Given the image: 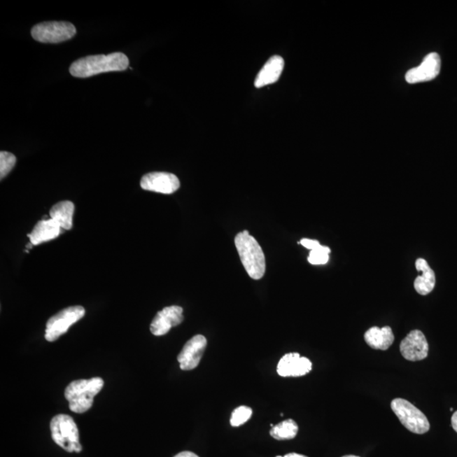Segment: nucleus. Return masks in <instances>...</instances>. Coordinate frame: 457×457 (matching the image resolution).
I'll use <instances>...</instances> for the list:
<instances>
[{"mask_svg":"<svg viewBox=\"0 0 457 457\" xmlns=\"http://www.w3.org/2000/svg\"><path fill=\"white\" fill-rule=\"evenodd\" d=\"M416 269L422 272L421 276L416 277L414 281V288L422 296L430 294L435 286V274L434 270L428 265V262L423 258H419L416 261Z\"/></svg>","mask_w":457,"mask_h":457,"instance_id":"17","label":"nucleus"},{"mask_svg":"<svg viewBox=\"0 0 457 457\" xmlns=\"http://www.w3.org/2000/svg\"><path fill=\"white\" fill-rule=\"evenodd\" d=\"M32 246H34V245H32V244H31V242H30V244H27V248H29V249H31V248H32Z\"/></svg>","mask_w":457,"mask_h":457,"instance_id":"27","label":"nucleus"},{"mask_svg":"<svg viewBox=\"0 0 457 457\" xmlns=\"http://www.w3.org/2000/svg\"><path fill=\"white\" fill-rule=\"evenodd\" d=\"M391 407L400 422L410 432L423 435L430 430V424L427 416L408 400L395 398L392 400Z\"/></svg>","mask_w":457,"mask_h":457,"instance_id":"5","label":"nucleus"},{"mask_svg":"<svg viewBox=\"0 0 457 457\" xmlns=\"http://www.w3.org/2000/svg\"><path fill=\"white\" fill-rule=\"evenodd\" d=\"M312 363L309 358L297 353L286 354L277 366V373L281 377H300L312 370Z\"/></svg>","mask_w":457,"mask_h":457,"instance_id":"13","label":"nucleus"},{"mask_svg":"<svg viewBox=\"0 0 457 457\" xmlns=\"http://www.w3.org/2000/svg\"><path fill=\"white\" fill-rule=\"evenodd\" d=\"M76 34L74 25L66 22H48L32 27L31 36L36 41L58 43L71 39Z\"/></svg>","mask_w":457,"mask_h":457,"instance_id":"7","label":"nucleus"},{"mask_svg":"<svg viewBox=\"0 0 457 457\" xmlns=\"http://www.w3.org/2000/svg\"><path fill=\"white\" fill-rule=\"evenodd\" d=\"M62 227L55 220H40L27 237L32 245L36 246L55 239L62 233Z\"/></svg>","mask_w":457,"mask_h":457,"instance_id":"15","label":"nucleus"},{"mask_svg":"<svg viewBox=\"0 0 457 457\" xmlns=\"http://www.w3.org/2000/svg\"><path fill=\"white\" fill-rule=\"evenodd\" d=\"M364 339L371 349L386 351L393 344L395 337L390 326L383 328L374 326L366 331Z\"/></svg>","mask_w":457,"mask_h":457,"instance_id":"16","label":"nucleus"},{"mask_svg":"<svg viewBox=\"0 0 457 457\" xmlns=\"http://www.w3.org/2000/svg\"><path fill=\"white\" fill-rule=\"evenodd\" d=\"M299 244H302L304 248L310 249L311 251L317 248L318 246H321V244L316 240H310V239H302Z\"/></svg>","mask_w":457,"mask_h":457,"instance_id":"23","label":"nucleus"},{"mask_svg":"<svg viewBox=\"0 0 457 457\" xmlns=\"http://www.w3.org/2000/svg\"><path fill=\"white\" fill-rule=\"evenodd\" d=\"M141 188L146 191L172 194L180 188V181L171 173L151 172L141 178Z\"/></svg>","mask_w":457,"mask_h":457,"instance_id":"9","label":"nucleus"},{"mask_svg":"<svg viewBox=\"0 0 457 457\" xmlns=\"http://www.w3.org/2000/svg\"><path fill=\"white\" fill-rule=\"evenodd\" d=\"M342 457H359V456H353V455H349V456H344Z\"/></svg>","mask_w":457,"mask_h":457,"instance_id":"28","label":"nucleus"},{"mask_svg":"<svg viewBox=\"0 0 457 457\" xmlns=\"http://www.w3.org/2000/svg\"><path fill=\"white\" fill-rule=\"evenodd\" d=\"M297 433V423L293 419H287L272 427L269 434L274 439L277 440H286L294 439Z\"/></svg>","mask_w":457,"mask_h":457,"instance_id":"19","label":"nucleus"},{"mask_svg":"<svg viewBox=\"0 0 457 457\" xmlns=\"http://www.w3.org/2000/svg\"><path fill=\"white\" fill-rule=\"evenodd\" d=\"M15 163L16 157L13 153L5 151L0 153V178L1 180L12 171Z\"/></svg>","mask_w":457,"mask_h":457,"instance_id":"22","label":"nucleus"},{"mask_svg":"<svg viewBox=\"0 0 457 457\" xmlns=\"http://www.w3.org/2000/svg\"><path fill=\"white\" fill-rule=\"evenodd\" d=\"M330 252L331 251L328 246L321 245L317 248L311 251L307 260L314 265H325L330 260Z\"/></svg>","mask_w":457,"mask_h":457,"instance_id":"20","label":"nucleus"},{"mask_svg":"<svg viewBox=\"0 0 457 457\" xmlns=\"http://www.w3.org/2000/svg\"><path fill=\"white\" fill-rule=\"evenodd\" d=\"M104 385V380L99 377L71 382L64 391L70 410L75 414H84L90 409L94 396L103 389Z\"/></svg>","mask_w":457,"mask_h":457,"instance_id":"3","label":"nucleus"},{"mask_svg":"<svg viewBox=\"0 0 457 457\" xmlns=\"http://www.w3.org/2000/svg\"><path fill=\"white\" fill-rule=\"evenodd\" d=\"M252 415L253 410L250 407L246 406L237 407L232 412L230 424L233 427H239L248 422Z\"/></svg>","mask_w":457,"mask_h":457,"instance_id":"21","label":"nucleus"},{"mask_svg":"<svg viewBox=\"0 0 457 457\" xmlns=\"http://www.w3.org/2000/svg\"><path fill=\"white\" fill-rule=\"evenodd\" d=\"M174 457H199L195 454V453L191 451H183L178 453V454Z\"/></svg>","mask_w":457,"mask_h":457,"instance_id":"24","label":"nucleus"},{"mask_svg":"<svg viewBox=\"0 0 457 457\" xmlns=\"http://www.w3.org/2000/svg\"><path fill=\"white\" fill-rule=\"evenodd\" d=\"M206 346L207 339L204 335H197L189 339L178 355L181 370L190 371L196 369L203 358Z\"/></svg>","mask_w":457,"mask_h":457,"instance_id":"10","label":"nucleus"},{"mask_svg":"<svg viewBox=\"0 0 457 457\" xmlns=\"http://www.w3.org/2000/svg\"><path fill=\"white\" fill-rule=\"evenodd\" d=\"M276 457H307V456L301 454H297V453H289V454H286L284 456H278Z\"/></svg>","mask_w":457,"mask_h":457,"instance_id":"26","label":"nucleus"},{"mask_svg":"<svg viewBox=\"0 0 457 457\" xmlns=\"http://www.w3.org/2000/svg\"><path fill=\"white\" fill-rule=\"evenodd\" d=\"M184 321L183 309L179 306L164 307L156 314L151 323V333L156 337L167 335L173 327L181 325Z\"/></svg>","mask_w":457,"mask_h":457,"instance_id":"12","label":"nucleus"},{"mask_svg":"<svg viewBox=\"0 0 457 457\" xmlns=\"http://www.w3.org/2000/svg\"><path fill=\"white\" fill-rule=\"evenodd\" d=\"M442 69V59L437 52H430L424 57L419 66L407 72L405 78L408 83L416 84L434 80L439 76Z\"/></svg>","mask_w":457,"mask_h":457,"instance_id":"8","label":"nucleus"},{"mask_svg":"<svg viewBox=\"0 0 457 457\" xmlns=\"http://www.w3.org/2000/svg\"><path fill=\"white\" fill-rule=\"evenodd\" d=\"M86 311L82 306L66 307L59 313L48 319L45 330V339L48 342L57 341L62 335L66 334L71 325L84 317Z\"/></svg>","mask_w":457,"mask_h":457,"instance_id":"6","label":"nucleus"},{"mask_svg":"<svg viewBox=\"0 0 457 457\" xmlns=\"http://www.w3.org/2000/svg\"><path fill=\"white\" fill-rule=\"evenodd\" d=\"M451 426L454 430L457 433V411L454 412L451 418Z\"/></svg>","mask_w":457,"mask_h":457,"instance_id":"25","label":"nucleus"},{"mask_svg":"<svg viewBox=\"0 0 457 457\" xmlns=\"http://www.w3.org/2000/svg\"><path fill=\"white\" fill-rule=\"evenodd\" d=\"M238 253L246 273L253 280L264 277L266 269L265 256L262 249L248 230L238 233L234 238Z\"/></svg>","mask_w":457,"mask_h":457,"instance_id":"2","label":"nucleus"},{"mask_svg":"<svg viewBox=\"0 0 457 457\" xmlns=\"http://www.w3.org/2000/svg\"><path fill=\"white\" fill-rule=\"evenodd\" d=\"M52 439L69 453L83 451L79 442V430L71 416L59 414L54 416L50 423Z\"/></svg>","mask_w":457,"mask_h":457,"instance_id":"4","label":"nucleus"},{"mask_svg":"<svg viewBox=\"0 0 457 457\" xmlns=\"http://www.w3.org/2000/svg\"><path fill=\"white\" fill-rule=\"evenodd\" d=\"M129 66V59L123 52H115L108 55H90L71 64L70 73L75 78H87L111 71H122Z\"/></svg>","mask_w":457,"mask_h":457,"instance_id":"1","label":"nucleus"},{"mask_svg":"<svg viewBox=\"0 0 457 457\" xmlns=\"http://www.w3.org/2000/svg\"><path fill=\"white\" fill-rule=\"evenodd\" d=\"M285 62L281 56L274 55L266 62L255 80V87L260 88L276 83L284 70Z\"/></svg>","mask_w":457,"mask_h":457,"instance_id":"14","label":"nucleus"},{"mask_svg":"<svg viewBox=\"0 0 457 457\" xmlns=\"http://www.w3.org/2000/svg\"><path fill=\"white\" fill-rule=\"evenodd\" d=\"M75 206L71 201H62L52 206L50 209V218L55 220L64 230H71L73 226V214Z\"/></svg>","mask_w":457,"mask_h":457,"instance_id":"18","label":"nucleus"},{"mask_svg":"<svg viewBox=\"0 0 457 457\" xmlns=\"http://www.w3.org/2000/svg\"><path fill=\"white\" fill-rule=\"evenodd\" d=\"M400 353L408 361H421L428 357V344L422 331H411L406 338L402 339L400 346Z\"/></svg>","mask_w":457,"mask_h":457,"instance_id":"11","label":"nucleus"}]
</instances>
